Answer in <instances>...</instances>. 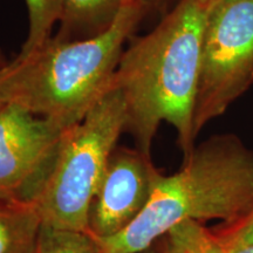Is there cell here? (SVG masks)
Here are the masks:
<instances>
[{
    "mask_svg": "<svg viewBox=\"0 0 253 253\" xmlns=\"http://www.w3.org/2000/svg\"><path fill=\"white\" fill-rule=\"evenodd\" d=\"M209 7L199 0H178L150 33L132 40L120 59L113 86L125 97V131L148 156L162 122L176 129L184 157L194 150V112Z\"/></svg>",
    "mask_w": 253,
    "mask_h": 253,
    "instance_id": "obj_1",
    "label": "cell"
},
{
    "mask_svg": "<svg viewBox=\"0 0 253 253\" xmlns=\"http://www.w3.org/2000/svg\"><path fill=\"white\" fill-rule=\"evenodd\" d=\"M252 212L253 151L235 135L214 136L184 157L179 171L158 173L149 202L126 230L95 239L103 253H138L185 219L243 223Z\"/></svg>",
    "mask_w": 253,
    "mask_h": 253,
    "instance_id": "obj_2",
    "label": "cell"
},
{
    "mask_svg": "<svg viewBox=\"0 0 253 253\" xmlns=\"http://www.w3.org/2000/svg\"><path fill=\"white\" fill-rule=\"evenodd\" d=\"M145 15L140 5L123 1L116 20L100 36L71 42L50 39L36 52L18 55L1 72L7 103L66 130L78 125L113 88L123 45Z\"/></svg>",
    "mask_w": 253,
    "mask_h": 253,
    "instance_id": "obj_3",
    "label": "cell"
},
{
    "mask_svg": "<svg viewBox=\"0 0 253 253\" xmlns=\"http://www.w3.org/2000/svg\"><path fill=\"white\" fill-rule=\"evenodd\" d=\"M126 122L125 97L113 86L86 118L66 131L37 202L45 225L88 232L90 204Z\"/></svg>",
    "mask_w": 253,
    "mask_h": 253,
    "instance_id": "obj_4",
    "label": "cell"
},
{
    "mask_svg": "<svg viewBox=\"0 0 253 253\" xmlns=\"http://www.w3.org/2000/svg\"><path fill=\"white\" fill-rule=\"evenodd\" d=\"M253 84V0H218L208 9L194 112L197 136Z\"/></svg>",
    "mask_w": 253,
    "mask_h": 253,
    "instance_id": "obj_5",
    "label": "cell"
},
{
    "mask_svg": "<svg viewBox=\"0 0 253 253\" xmlns=\"http://www.w3.org/2000/svg\"><path fill=\"white\" fill-rule=\"evenodd\" d=\"M67 130L18 103L0 109V198L37 204Z\"/></svg>",
    "mask_w": 253,
    "mask_h": 253,
    "instance_id": "obj_6",
    "label": "cell"
},
{
    "mask_svg": "<svg viewBox=\"0 0 253 253\" xmlns=\"http://www.w3.org/2000/svg\"><path fill=\"white\" fill-rule=\"evenodd\" d=\"M150 156L116 147L88 213V233L109 238L126 230L144 210L158 175Z\"/></svg>",
    "mask_w": 253,
    "mask_h": 253,
    "instance_id": "obj_7",
    "label": "cell"
},
{
    "mask_svg": "<svg viewBox=\"0 0 253 253\" xmlns=\"http://www.w3.org/2000/svg\"><path fill=\"white\" fill-rule=\"evenodd\" d=\"M123 0H62V15L53 40H86L106 32L114 24Z\"/></svg>",
    "mask_w": 253,
    "mask_h": 253,
    "instance_id": "obj_8",
    "label": "cell"
},
{
    "mask_svg": "<svg viewBox=\"0 0 253 253\" xmlns=\"http://www.w3.org/2000/svg\"><path fill=\"white\" fill-rule=\"evenodd\" d=\"M42 225L36 203L0 198V253H37Z\"/></svg>",
    "mask_w": 253,
    "mask_h": 253,
    "instance_id": "obj_9",
    "label": "cell"
},
{
    "mask_svg": "<svg viewBox=\"0 0 253 253\" xmlns=\"http://www.w3.org/2000/svg\"><path fill=\"white\" fill-rule=\"evenodd\" d=\"M166 235L167 253H226L223 240L197 220H183L172 226Z\"/></svg>",
    "mask_w": 253,
    "mask_h": 253,
    "instance_id": "obj_10",
    "label": "cell"
},
{
    "mask_svg": "<svg viewBox=\"0 0 253 253\" xmlns=\"http://www.w3.org/2000/svg\"><path fill=\"white\" fill-rule=\"evenodd\" d=\"M30 14V32L19 55L40 49L52 39L53 27L62 15V0H26Z\"/></svg>",
    "mask_w": 253,
    "mask_h": 253,
    "instance_id": "obj_11",
    "label": "cell"
},
{
    "mask_svg": "<svg viewBox=\"0 0 253 253\" xmlns=\"http://www.w3.org/2000/svg\"><path fill=\"white\" fill-rule=\"evenodd\" d=\"M37 253H103L90 233L45 225L40 232Z\"/></svg>",
    "mask_w": 253,
    "mask_h": 253,
    "instance_id": "obj_12",
    "label": "cell"
},
{
    "mask_svg": "<svg viewBox=\"0 0 253 253\" xmlns=\"http://www.w3.org/2000/svg\"><path fill=\"white\" fill-rule=\"evenodd\" d=\"M227 238L244 244H253V212Z\"/></svg>",
    "mask_w": 253,
    "mask_h": 253,
    "instance_id": "obj_13",
    "label": "cell"
},
{
    "mask_svg": "<svg viewBox=\"0 0 253 253\" xmlns=\"http://www.w3.org/2000/svg\"><path fill=\"white\" fill-rule=\"evenodd\" d=\"M123 1H132L135 4L140 5L142 8L147 12V14L150 13H164L168 11L171 0H123Z\"/></svg>",
    "mask_w": 253,
    "mask_h": 253,
    "instance_id": "obj_14",
    "label": "cell"
},
{
    "mask_svg": "<svg viewBox=\"0 0 253 253\" xmlns=\"http://www.w3.org/2000/svg\"><path fill=\"white\" fill-rule=\"evenodd\" d=\"M223 243L226 248V253H253V244H244L229 238L223 240Z\"/></svg>",
    "mask_w": 253,
    "mask_h": 253,
    "instance_id": "obj_15",
    "label": "cell"
},
{
    "mask_svg": "<svg viewBox=\"0 0 253 253\" xmlns=\"http://www.w3.org/2000/svg\"><path fill=\"white\" fill-rule=\"evenodd\" d=\"M7 60L5 59L4 54L1 53V50H0V80H1V72H2V68L5 67L6 65H7ZM5 104H7V101H6L4 94H2V89H1V81H0V109L2 108V107L5 106Z\"/></svg>",
    "mask_w": 253,
    "mask_h": 253,
    "instance_id": "obj_16",
    "label": "cell"
},
{
    "mask_svg": "<svg viewBox=\"0 0 253 253\" xmlns=\"http://www.w3.org/2000/svg\"><path fill=\"white\" fill-rule=\"evenodd\" d=\"M199 1H201V2H203V4L208 5V6H211V5L213 4V2L218 1V0H199Z\"/></svg>",
    "mask_w": 253,
    "mask_h": 253,
    "instance_id": "obj_17",
    "label": "cell"
},
{
    "mask_svg": "<svg viewBox=\"0 0 253 253\" xmlns=\"http://www.w3.org/2000/svg\"><path fill=\"white\" fill-rule=\"evenodd\" d=\"M138 253H148V250H147V251H143V252H138Z\"/></svg>",
    "mask_w": 253,
    "mask_h": 253,
    "instance_id": "obj_18",
    "label": "cell"
}]
</instances>
